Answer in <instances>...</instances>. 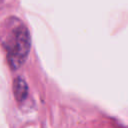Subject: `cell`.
Listing matches in <instances>:
<instances>
[{
  "label": "cell",
  "instance_id": "cell-1",
  "mask_svg": "<svg viewBox=\"0 0 128 128\" xmlns=\"http://www.w3.org/2000/svg\"><path fill=\"white\" fill-rule=\"evenodd\" d=\"M3 46L6 51L7 61L12 69L20 68L26 61L31 38L27 27L15 17L6 19L3 32Z\"/></svg>",
  "mask_w": 128,
  "mask_h": 128
},
{
  "label": "cell",
  "instance_id": "cell-2",
  "mask_svg": "<svg viewBox=\"0 0 128 128\" xmlns=\"http://www.w3.org/2000/svg\"><path fill=\"white\" fill-rule=\"evenodd\" d=\"M13 94L18 102H22L27 98L28 95V85L22 77H17L13 81Z\"/></svg>",
  "mask_w": 128,
  "mask_h": 128
}]
</instances>
